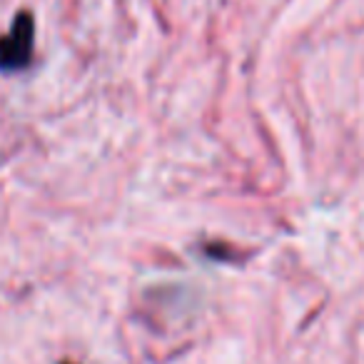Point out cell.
I'll return each instance as SVG.
<instances>
[{
    "instance_id": "6da1fadb",
    "label": "cell",
    "mask_w": 364,
    "mask_h": 364,
    "mask_svg": "<svg viewBox=\"0 0 364 364\" xmlns=\"http://www.w3.org/2000/svg\"><path fill=\"white\" fill-rule=\"evenodd\" d=\"M36 48V21L28 11H21L11 31L0 38V70L21 73L31 65Z\"/></svg>"
},
{
    "instance_id": "7a4b0ae2",
    "label": "cell",
    "mask_w": 364,
    "mask_h": 364,
    "mask_svg": "<svg viewBox=\"0 0 364 364\" xmlns=\"http://www.w3.org/2000/svg\"><path fill=\"white\" fill-rule=\"evenodd\" d=\"M63 364H70V362H63Z\"/></svg>"
}]
</instances>
